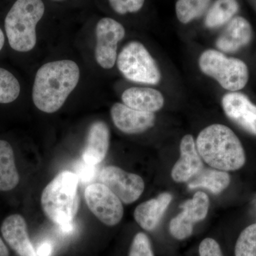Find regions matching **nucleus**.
Instances as JSON below:
<instances>
[{"label": "nucleus", "mask_w": 256, "mask_h": 256, "mask_svg": "<svg viewBox=\"0 0 256 256\" xmlns=\"http://www.w3.org/2000/svg\"><path fill=\"white\" fill-rule=\"evenodd\" d=\"M79 78L80 70L73 60L45 64L35 76L32 90L34 104L42 112H56L78 85Z\"/></svg>", "instance_id": "f257e3e1"}, {"label": "nucleus", "mask_w": 256, "mask_h": 256, "mask_svg": "<svg viewBox=\"0 0 256 256\" xmlns=\"http://www.w3.org/2000/svg\"><path fill=\"white\" fill-rule=\"evenodd\" d=\"M196 146L202 159L214 169L235 171L245 164L242 142L224 124H214L204 129L197 137Z\"/></svg>", "instance_id": "f03ea898"}, {"label": "nucleus", "mask_w": 256, "mask_h": 256, "mask_svg": "<svg viewBox=\"0 0 256 256\" xmlns=\"http://www.w3.org/2000/svg\"><path fill=\"white\" fill-rule=\"evenodd\" d=\"M78 183V175L64 171L44 190L41 197L42 208L54 223L60 226L73 222L80 206Z\"/></svg>", "instance_id": "7ed1b4c3"}, {"label": "nucleus", "mask_w": 256, "mask_h": 256, "mask_svg": "<svg viewBox=\"0 0 256 256\" xmlns=\"http://www.w3.org/2000/svg\"><path fill=\"white\" fill-rule=\"evenodd\" d=\"M42 0H16L4 20L5 33L10 47L28 52L36 44L37 24L44 14Z\"/></svg>", "instance_id": "20e7f679"}, {"label": "nucleus", "mask_w": 256, "mask_h": 256, "mask_svg": "<svg viewBox=\"0 0 256 256\" xmlns=\"http://www.w3.org/2000/svg\"><path fill=\"white\" fill-rule=\"evenodd\" d=\"M200 69L205 75L214 78L226 90L236 92L246 86L248 69L242 60L228 58L214 50L204 52L198 60Z\"/></svg>", "instance_id": "39448f33"}, {"label": "nucleus", "mask_w": 256, "mask_h": 256, "mask_svg": "<svg viewBox=\"0 0 256 256\" xmlns=\"http://www.w3.org/2000/svg\"><path fill=\"white\" fill-rule=\"evenodd\" d=\"M117 64L121 74L131 82L156 85L161 79L156 60L140 42L128 43L118 56Z\"/></svg>", "instance_id": "423d86ee"}, {"label": "nucleus", "mask_w": 256, "mask_h": 256, "mask_svg": "<svg viewBox=\"0 0 256 256\" xmlns=\"http://www.w3.org/2000/svg\"><path fill=\"white\" fill-rule=\"evenodd\" d=\"M84 194L89 210L102 223L114 226L120 222L124 214L122 202L110 188L94 183L87 186Z\"/></svg>", "instance_id": "0eeeda50"}, {"label": "nucleus", "mask_w": 256, "mask_h": 256, "mask_svg": "<svg viewBox=\"0 0 256 256\" xmlns=\"http://www.w3.org/2000/svg\"><path fill=\"white\" fill-rule=\"evenodd\" d=\"M96 60L102 68H112L117 60L118 44L126 36V30L114 18H101L96 28Z\"/></svg>", "instance_id": "6e6552de"}, {"label": "nucleus", "mask_w": 256, "mask_h": 256, "mask_svg": "<svg viewBox=\"0 0 256 256\" xmlns=\"http://www.w3.org/2000/svg\"><path fill=\"white\" fill-rule=\"evenodd\" d=\"M98 180L126 204L136 202L144 191V183L141 176L118 166L104 168L99 174Z\"/></svg>", "instance_id": "1a4fd4ad"}, {"label": "nucleus", "mask_w": 256, "mask_h": 256, "mask_svg": "<svg viewBox=\"0 0 256 256\" xmlns=\"http://www.w3.org/2000/svg\"><path fill=\"white\" fill-rule=\"evenodd\" d=\"M222 107L229 119L256 136V106L242 92H230L222 98Z\"/></svg>", "instance_id": "9d476101"}, {"label": "nucleus", "mask_w": 256, "mask_h": 256, "mask_svg": "<svg viewBox=\"0 0 256 256\" xmlns=\"http://www.w3.org/2000/svg\"><path fill=\"white\" fill-rule=\"evenodd\" d=\"M112 122L118 129L126 134H139L153 127L154 112H143L116 102L110 110Z\"/></svg>", "instance_id": "9b49d317"}, {"label": "nucleus", "mask_w": 256, "mask_h": 256, "mask_svg": "<svg viewBox=\"0 0 256 256\" xmlns=\"http://www.w3.org/2000/svg\"><path fill=\"white\" fill-rule=\"evenodd\" d=\"M1 233L5 242L18 256H36L22 216L12 214L6 217L2 224Z\"/></svg>", "instance_id": "f8f14e48"}, {"label": "nucleus", "mask_w": 256, "mask_h": 256, "mask_svg": "<svg viewBox=\"0 0 256 256\" xmlns=\"http://www.w3.org/2000/svg\"><path fill=\"white\" fill-rule=\"evenodd\" d=\"M180 158L172 170V178L176 182H186L203 170V162L191 134H186L180 144Z\"/></svg>", "instance_id": "ddd939ff"}, {"label": "nucleus", "mask_w": 256, "mask_h": 256, "mask_svg": "<svg viewBox=\"0 0 256 256\" xmlns=\"http://www.w3.org/2000/svg\"><path fill=\"white\" fill-rule=\"evenodd\" d=\"M252 25L242 16H236L229 22L218 36L216 46L225 53H234L247 46L252 41Z\"/></svg>", "instance_id": "4468645a"}, {"label": "nucleus", "mask_w": 256, "mask_h": 256, "mask_svg": "<svg viewBox=\"0 0 256 256\" xmlns=\"http://www.w3.org/2000/svg\"><path fill=\"white\" fill-rule=\"evenodd\" d=\"M110 143V131L102 121H96L88 132L86 144L82 158L87 164L96 166L105 159Z\"/></svg>", "instance_id": "2eb2a0df"}, {"label": "nucleus", "mask_w": 256, "mask_h": 256, "mask_svg": "<svg viewBox=\"0 0 256 256\" xmlns=\"http://www.w3.org/2000/svg\"><path fill=\"white\" fill-rule=\"evenodd\" d=\"M172 196L170 193H162L156 198L143 202L134 212L136 222L143 229L151 232L154 230L169 206Z\"/></svg>", "instance_id": "dca6fc26"}, {"label": "nucleus", "mask_w": 256, "mask_h": 256, "mask_svg": "<svg viewBox=\"0 0 256 256\" xmlns=\"http://www.w3.org/2000/svg\"><path fill=\"white\" fill-rule=\"evenodd\" d=\"M124 105L143 112H154L164 106L162 94L150 88L132 87L124 90L122 95Z\"/></svg>", "instance_id": "f3484780"}, {"label": "nucleus", "mask_w": 256, "mask_h": 256, "mask_svg": "<svg viewBox=\"0 0 256 256\" xmlns=\"http://www.w3.org/2000/svg\"><path fill=\"white\" fill-rule=\"evenodd\" d=\"M20 182V175L15 164L11 144L0 140V191L12 190Z\"/></svg>", "instance_id": "a211bd4d"}, {"label": "nucleus", "mask_w": 256, "mask_h": 256, "mask_svg": "<svg viewBox=\"0 0 256 256\" xmlns=\"http://www.w3.org/2000/svg\"><path fill=\"white\" fill-rule=\"evenodd\" d=\"M190 181L188 188H204L214 194H218L228 188L230 178L226 172L203 168Z\"/></svg>", "instance_id": "6ab92c4d"}, {"label": "nucleus", "mask_w": 256, "mask_h": 256, "mask_svg": "<svg viewBox=\"0 0 256 256\" xmlns=\"http://www.w3.org/2000/svg\"><path fill=\"white\" fill-rule=\"evenodd\" d=\"M236 0H216L207 13L205 24L207 28H220L229 22L238 10Z\"/></svg>", "instance_id": "aec40b11"}, {"label": "nucleus", "mask_w": 256, "mask_h": 256, "mask_svg": "<svg viewBox=\"0 0 256 256\" xmlns=\"http://www.w3.org/2000/svg\"><path fill=\"white\" fill-rule=\"evenodd\" d=\"M210 0H178L176 14L180 22L188 24L201 16L208 8Z\"/></svg>", "instance_id": "412c9836"}, {"label": "nucleus", "mask_w": 256, "mask_h": 256, "mask_svg": "<svg viewBox=\"0 0 256 256\" xmlns=\"http://www.w3.org/2000/svg\"><path fill=\"white\" fill-rule=\"evenodd\" d=\"M180 208L196 224L206 218L210 208V198L204 192H197L192 200L185 202Z\"/></svg>", "instance_id": "4be33fe9"}, {"label": "nucleus", "mask_w": 256, "mask_h": 256, "mask_svg": "<svg viewBox=\"0 0 256 256\" xmlns=\"http://www.w3.org/2000/svg\"><path fill=\"white\" fill-rule=\"evenodd\" d=\"M21 86L11 72L0 67V104H8L18 98Z\"/></svg>", "instance_id": "5701e85b"}, {"label": "nucleus", "mask_w": 256, "mask_h": 256, "mask_svg": "<svg viewBox=\"0 0 256 256\" xmlns=\"http://www.w3.org/2000/svg\"><path fill=\"white\" fill-rule=\"evenodd\" d=\"M235 256H256V224L240 233L236 244Z\"/></svg>", "instance_id": "b1692460"}, {"label": "nucleus", "mask_w": 256, "mask_h": 256, "mask_svg": "<svg viewBox=\"0 0 256 256\" xmlns=\"http://www.w3.org/2000/svg\"><path fill=\"white\" fill-rule=\"evenodd\" d=\"M194 223L183 210L173 218L170 224V232L178 240L188 238L193 232Z\"/></svg>", "instance_id": "393cba45"}, {"label": "nucleus", "mask_w": 256, "mask_h": 256, "mask_svg": "<svg viewBox=\"0 0 256 256\" xmlns=\"http://www.w3.org/2000/svg\"><path fill=\"white\" fill-rule=\"evenodd\" d=\"M128 256H154L150 240L146 234L134 236Z\"/></svg>", "instance_id": "a878e982"}, {"label": "nucleus", "mask_w": 256, "mask_h": 256, "mask_svg": "<svg viewBox=\"0 0 256 256\" xmlns=\"http://www.w3.org/2000/svg\"><path fill=\"white\" fill-rule=\"evenodd\" d=\"M110 6L119 14L134 13L142 9L144 0H108Z\"/></svg>", "instance_id": "bb28decb"}, {"label": "nucleus", "mask_w": 256, "mask_h": 256, "mask_svg": "<svg viewBox=\"0 0 256 256\" xmlns=\"http://www.w3.org/2000/svg\"><path fill=\"white\" fill-rule=\"evenodd\" d=\"M200 256H224L220 244L214 239H204L198 248Z\"/></svg>", "instance_id": "cd10ccee"}, {"label": "nucleus", "mask_w": 256, "mask_h": 256, "mask_svg": "<svg viewBox=\"0 0 256 256\" xmlns=\"http://www.w3.org/2000/svg\"><path fill=\"white\" fill-rule=\"evenodd\" d=\"M94 166L92 165L87 164L85 163L84 166H82L80 170H79L78 175V178H82L84 181H88L92 180V176H94Z\"/></svg>", "instance_id": "c85d7f7f"}, {"label": "nucleus", "mask_w": 256, "mask_h": 256, "mask_svg": "<svg viewBox=\"0 0 256 256\" xmlns=\"http://www.w3.org/2000/svg\"><path fill=\"white\" fill-rule=\"evenodd\" d=\"M36 256H50L52 252V245L48 242H44L40 245L36 250Z\"/></svg>", "instance_id": "c756f323"}, {"label": "nucleus", "mask_w": 256, "mask_h": 256, "mask_svg": "<svg viewBox=\"0 0 256 256\" xmlns=\"http://www.w3.org/2000/svg\"><path fill=\"white\" fill-rule=\"evenodd\" d=\"M60 228L64 233H72L74 230L73 222H70V223H66L62 224V225H60Z\"/></svg>", "instance_id": "7c9ffc66"}, {"label": "nucleus", "mask_w": 256, "mask_h": 256, "mask_svg": "<svg viewBox=\"0 0 256 256\" xmlns=\"http://www.w3.org/2000/svg\"><path fill=\"white\" fill-rule=\"evenodd\" d=\"M0 256H10L9 250L1 238H0Z\"/></svg>", "instance_id": "2f4dec72"}, {"label": "nucleus", "mask_w": 256, "mask_h": 256, "mask_svg": "<svg viewBox=\"0 0 256 256\" xmlns=\"http://www.w3.org/2000/svg\"><path fill=\"white\" fill-rule=\"evenodd\" d=\"M5 43V36L4 32H3L2 28H0V52L2 50L3 47L4 46Z\"/></svg>", "instance_id": "473e14b6"}, {"label": "nucleus", "mask_w": 256, "mask_h": 256, "mask_svg": "<svg viewBox=\"0 0 256 256\" xmlns=\"http://www.w3.org/2000/svg\"><path fill=\"white\" fill-rule=\"evenodd\" d=\"M54 1H63V0H54Z\"/></svg>", "instance_id": "72a5a7b5"}]
</instances>
